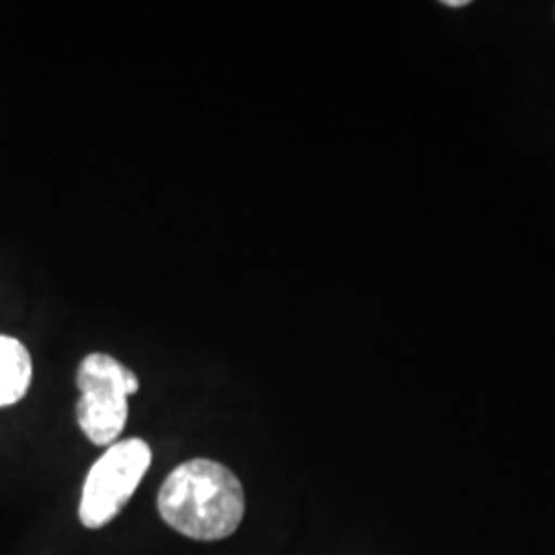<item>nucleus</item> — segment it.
Listing matches in <instances>:
<instances>
[{"label": "nucleus", "mask_w": 555, "mask_h": 555, "mask_svg": "<svg viewBox=\"0 0 555 555\" xmlns=\"http://www.w3.org/2000/svg\"><path fill=\"white\" fill-rule=\"evenodd\" d=\"M157 508L181 535L220 541L237 531L245 515V492L227 465L212 459H190L163 481Z\"/></svg>", "instance_id": "obj_1"}, {"label": "nucleus", "mask_w": 555, "mask_h": 555, "mask_svg": "<svg viewBox=\"0 0 555 555\" xmlns=\"http://www.w3.org/2000/svg\"><path fill=\"white\" fill-rule=\"evenodd\" d=\"M77 420L80 430L98 447H112L128 422V397L139 393L140 380L118 358L91 352L77 371Z\"/></svg>", "instance_id": "obj_2"}, {"label": "nucleus", "mask_w": 555, "mask_h": 555, "mask_svg": "<svg viewBox=\"0 0 555 555\" xmlns=\"http://www.w3.org/2000/svg\"><path fill=\"white\" fill-rule=\"evenodd\" d=\"M151 463L153 451L142 438H126L107 447L85 479L80 522L87 529H101L112 522L134 496Z\"/></svg>", "instance_id": "obj_3"}, {"label": "nucleus", "mask_w": 555, "mask_h": 555, "mask_svg": "<svg viewBox=\"0 0 555 555\" xmlns=\"http://www.w3.org/2000/svg\"><path fill=\"white\" fill-rule=\"evenodd\" d=\"M34 378V360L17 337L0 334V408L15 405L27 396Z\"/></svg>", "instance_id": "obj_4"}, {"label": "nucleus", "mask_w": 555, "mask_h": 555, "mask_svg": "<svg viewBox=\"0 0 555 555\" xmlns=\"http://www.w3.org/2000/svg\"><path fill=\"white\" fill-rule=\"evenodd\" d=\"M444 7H453V9H461V7H467L469 0H442Z\"/></svg>", "instance_id": "obj_5"}]
</instances>
